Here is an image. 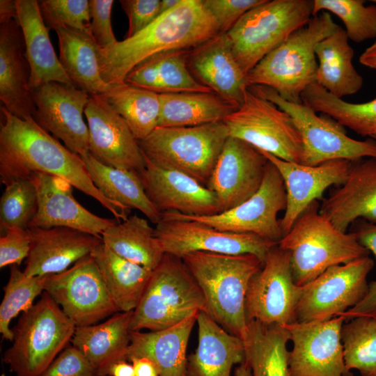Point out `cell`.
Wrapping results in <instances>:
<instances>
[{"mask_svg":"<svg viewBox=\"0 0 376 376\" xmlns=\"http://www.w3.org/2000/svg\"><path fill=\"white\" fill-rule=\"evenodd\" d=\"M0 179L7 183L34 173L58 176L125 220L130 210L107 198L95 187L81 157L40 127L33 118L21 119L1 106Z\"/></svg>","mask_w":376,"mask_h":376,"instance_id":"cell-1","label":"cell"},{"mask_svg":"<svg viewBox=\"0 0 376 376\" xmlns=\"http://www.w3.org/2000/svg\"><path fill=\"white\" fill-rule=\"evenodd\" d=\"M219 33V26L203 0H180L133 36L107 48L99 47L102 77L108 84L124 82L130 71L150 56L191 50Z\"/></svg>","mask_w":376,"mask_h":376,"instance_id":"cell-2","label":"cell"},{"mask_svg":"<svg viewBox=\"0 0 376 376\" xmlns=\"http://www.w3.org/2000/svg\"><path fill=\"white\" fill-rule=\"evenodd\" d=\"M181 258L203 292L205 313L242 338L247 325V290L251 278L262 268V260L249 253L205 251L191 252Z\"/></svg>","mask_w":376,"mask_h":376,"instance_id":"cell-3","label":"cell"},{"mask_svg":"<svg viewBox=\"0 0 376 376\" xmlns=\"http://www.w3.org/2000/svg\"><path fill=\"white\" fill-rule=\"evenodd\" d=\"M278 245L290 254L293 280L303 286L329 267L368 256L352 232L339 230L320 212L317 201L296 219Z\"/></svg>","mask_w":376,"mask_h":376,"instance_id":"cell-4","label":"cell"},{"mask_svg":"<svg viewBox=\"0 0 376 376\" xmlns=\"http://www.w3.org/2000/svg\"><path fill=\"white\" fill-rule=\"evenodd\" d=\"M338 26L328 12L313 16L247 73L248 86H268L286 101L302 103L301 93L315 83V47Z\"/></svg>","mask_w":376,"mask_h":376,"instance_id":"cell-5","label":"cell"},{"mask_svg":"<svg viewBox=\"0 0 376 376\" xmlns=\"http://www.w3.org/2000/svg\"><path fill=\"white\" fill-rule=\"evenodd\" d=\"M75 324L50 295L22 313L3 361L16 376H39L71 342Z\"/></svg>","mask_w":376,"mask_h":376,"instance_id":"cell-6","label":"cell"},{"mask_svg":"<svg viewBox=\"0 0 376 376\" xmlns=\"http://www.w3.org/2000/svg\"><path fill=\"white\" fill-rule=\"evenodd\" d=\"M205 311L203 292L182 258L165 253L132 311L130 331H157Z\"/></svg>","mask_w":376,"mask_h":376,"instance_id":"cell-7","label":"cell"},{"mask_svg":"<svg viewBox=\"0 0 376 376\" xmlns=\"http://www.w3.org/2000/svg\"><path fill=\"white\" fill-rule=\"evenodd\" d=\"M228 136L221 121L191 127H157L138 143L143 155L156 166L183 173L207 187Z\"/></svg>","mask_w":376,"mask_h":376,"instance_id":"cell-8","label":"cell"},{"mask_svg":"<svg viewBox=\"0 0 376 376\" xmlns=\"http://www.w3.org/2000/svg\"><path fill=\"white\" fill-rule=\"evenodd\" d=\"M313 0H265L226 33L233 55L247 73L313 17Z\"/></svg>","mask_w":376,"mask_h":376,"instance_id":"cell-9","label":"cell"},{"mask_svg":"<svg viewBox=\"0 0 376 376\" xmlns=\"http://www.w3.org/2000/svg\"><path fill=\"white\" fill-rule=\"evenodd\" d=\"M248 88L276 104L292 118L303 144L301 164L316 166L336 159L353 162L376 158V140L373 138L364 141L354 139L347 136L344 127L331 117L325 114L318 116L304 103L286 101L270 87L253 85Z\"/></svg>","mask_w":376,"mask_h":376,"instance_id":"cell-10","label":"cell"},{"mask_svg":"<svg viewBox=\"0 0 376 376\" xmlns=\"http://www.w3.org/2000/svg\"><path fill=\"white\" fill-rule=\"evenodd\" d=\"M229 136L283 160L301 164L303 144L290 116L247 88L242 105L224 120Z\"/></svg>","mask_w":376,"mask_h":376,"instance_id":"cell-11","label":"cell"},{"mask_svg":"<svg viewBox=\"0 0 376 376\" xmlns=\"http://www.w3.org/2000/svg\"><path fill=\"white\" fill-rule=\"evenodd\" d=\"M285 207L286 191L283 178L269 161L259 190L239 205L212 216L196 217L165 212L161 214V217L195 220L219 230L254 234L278 244L283 236L278 214Z\"/></svg>","mask_w":376,"mask_h":376,"instance_id":"cell-12","label":"cell"},{"mask_svg":"<svg viewBox=\"0 0 376 376\" xmlns=\"http://www.w3.org/2000/svg\"><path fill=\"white\" fill-rule=\"evenodd\" d=\"M44 291L76 327L97 324L118 312L91 255L61 273L46 275Z\"/></svg>","mask_w":376,"mask_h":376,"instance_id":"cell-13","label":"cell"},{"mask_svg":"<svg viewBox=\"0 0 376 376\" xmlns=\"http://www.w3.org/2000/svg\"><path fill=\"white\" fill-rule=\"evenodd\" d=\"M373 266L372 258L363 257L329 267L303 285L295 322L326 321L358 304L368 292L367 276Z\"/></svg>","mask_w":376,"mask_h":376,"instance_id":"cell-14","label":"cell"},{"mask_svg":"<svg viewBox=\"0 0 376 376\" xmlns=\"http://www.w3.org/2000/svg\"><path fill=\"white\" fill-rule=\"evenodd\" d=\"M302 292L303 286L293 280L290 253L277 244L249 282L245 300L246 320L267 325L293 323Z\"/></svg>","mask_w":376,"mask_h":376,"instance_id":"cell-15","label":"cell"},{"mask_svg":"<svg viewBox=\"0 0 376 376\" xmlns=\"http://www.w3.org/2000/svg\"><path fill=\"white\" fill-rule=\"evenodd\" d=\"M155 235L165 253L182 258L195 251L224 254H253L263 263L277 243L249 233L217 230L198 221L161 217Z\"/></svg>","mask_w":376,"mask_h":376,"instance_id":"cell-16","label":"cell"},{"mask_svg":"<svg viewBox=\"0 0 376 376\" xmlns=\"http://www.w3.org/2000/svg\"><path fill=\"white\" fill-rule=\"evenodd\" d=\"M345 322L338 315L285 325L293 343L288 352L289 376H353L344 361L341 329Z\"/></svg>","mask_w":376,"mask_h":376,"instance_id":"cell-17","label":"cell"},{"mask_svg":"<svg viewBox=\"0 0 376 376\" xmlns=\"http://www.w3.org/2000/svg\"><path fill=\"white\" fill-rule=\"evenodd\" d=\"M33 117L43 130L74 153L89 152V131L83 118L90 95L73 85L49 82L32 91Z\"/></svg>","mask_w":376,"mask_h":376,"instance_id":"cell-18","label":"cell"},{"mask_svg":"<svg viewBox=\"0 0 376 376\" xmlns=\"http://www.w3.org/2000/svg\"><path fill=\"white\" fill-rule=\"evenodd\" d=\"M89 153L100 163L140 173L146 160L138 140L103 95H90L84 110Z\"/></svg>","mask_w":376,"mask_h":376,"instance_id":"cell-19","label":"cell"},{"mask_svg":"<svg viewBox=\"0 0 376 376\" xmlns=\"http://www.w3.org/2000/svg\"><path fill=\"white\" fill-rule=\"evenodd\" d=\"M268 162L252 145L228 136L207 186L215 193L221 212L239 205L259 190Z\"/></svg>","mask_w":376,"mask_h":376,"instance_id":"cell-20","label":"cell"},{"mask_svg":"<svg viewBox=\"0 0 376 376\" xmlns=\"http://www.w3.org/2000/svg\"><path fill=\"white\" fill-rule=\"evenodd\" d=\"M260 151L276 166L285 185L286 207L280 219L283 235L311 203L322 199L327 189L332 185H341L346 180L352 166V161L347 159L307 166L287 162Z\"/></svg>","mask_w":376,"mask_h":376,"instance_id":"cell-21","label":"cell"},{"mask_svg":"<svg viewBox=\"0 0 376 376\" xmlns=\"http://www.w3.org/2000/svg\"><path fill=\"white\" fill-rule=\"evenodd\" d=\"M29 179L38 197V212L29 228L67 227L102 239L103 232L118 221L100 217L83 207L72 194L73 186L62 178L34 173Z\"/></svg>","mask_w":376,"mask_h":376,"instance_id":"cell-22","label":"cell"},{"mask_svg":"<svg viewBox=\"0 0 376 376\" xmlns=\"http://www.w3.org/2000/svg\"><path fill=\"white\" fill-rule=\"evenodd\" d=\"M144 158L146 167L139 174L147 196L161 214L176 212L203 217L221 212L217 197L208 187L183 173L159 167Z\"/></svg>","mask_w":376,"mask_h":376,"instance_id":"cell-23","label":"cell"},{"mask_svg":"<svg viewBox=\"0 0 376 376\" xmlns=\"http://www.w3.org/2000/svg\"><path fill=\"white\" fill-rule=\"evenodd\" d=\"M187 65L201 84L237 109L242 105L249 87L246 75L233 55L226 33L189 50Z\"/></svg>","mask_w":376,"mask_h":376,"instance_id":"cell-24","label":"cell"},{"mask_svg":"<svg viewBox=\"0 0 376 376\" xmlns=\"http://www.w3.org/2000/svg\"><path fill=\"white\" fill-rule=\"evenodd\" d=\"M28 230L31 246L23 272L29 276L61 273L102 242L101 238L67 227Z\"/></svg>","mask_w":376,"mask_h":376,"instance_id":"cell-25","label":"cell"},{"mask_svg":"<svg viewBox=\"0 0 376 376\" xmlns=\"http://www.w3.org/2000/svg\"><path fill=\"white\" fill-rule=\"evenodd\" d=\"M320 212L343 232L359 219L376 224V158L352 162L346 180L323 199Z\"/></svg>","mask_w":376,"mask_h":376,"instance_id":"cell-26","label":"cell"},{"mask_svg":"<svg viewBox=\"0 0 376 376\" xmlns=\"http://www.w3.org/2000/svg\"><path fill=\"white\" fill-rule=\"evenodd\" d=\"M24 39L17 20L0 24V100L21 119L33 118L36 106L29 88Z\"/></svg>","mask_w":376,"mask_h":376,"instance_id":"cell-27","label":"cell"},{"mask_svg":"<svg viewBox=\"0 0 376 376\" xmlns=\"http://www.w3.org/2000/svg\"><path fill=\"white\" fill-rule=\"evenodd\" d=\"M17 22L24 43V56L29 70L31 91L49 82L75 86L57 57L40 13L38 1L16 0Z\"/></svg>","mask_w":376,"mask_h":376,"instance_id":"cell-28","label":"cell"},{"mask_svg":"<svg viewBox=\"0 0 376 376\" xmlns=\"http://www.w3.org/2000/svg\"><path fill=\"white\" fill-rule=\"evenodd\" d=\"M198 343L187 356L185 376H230L245 361L241 338L228 332L205 312L197 316Z\"/></svg>","mask_w":376,"mask_h":376,"instance_id":"cell-29","label":"cell"},{"mask_svg":"<svg viewBox=\"0 0 376 376\" xmlns=\"http://www.w3.org/2000/svg\"><path fill=\"white\" fill-rule=\"evenodd\" d=\"M132 311L117 312L102 322L76 327L70 343L97 376L109 375L113 364L127 361Z\"/></svg>","mask_w":376,"mask_h":376,"instance_id":"cell-30","label":"cell"},{"mask_svg":"<svg viewBox=\"0 0 376 376\" xmlns=\"http://www.w3.org/2000/svg\"><path fill=\"white\" fill-rule=\"evenodd\" d=\"M198 314L166 329L131 331L127 361L146 358L155 365L159 376H185L187 348Z\"/></svg>","mask_w":376,"mask_h":376,"instance_id":"cell-31","label":"cell"},{"mask_svg":"<svg viewBox=\"0 0 376 376\" xmlns=\"http://www.w3.org/2000/svg\"><path fill=\"white\" fill-rule=\"evenodd\" d=\"M189 50L156 54L135 66L125 82L158 94L213 92L198 82L187 65Z\"/></svg>","mask_w":376,"mask_h":376,"instance_id":"cell-32","label":"cell"},{"mask_svg":"<svg viewBox=\"0 0 376 376\" xmlns=\"http://www.w3.org/2000/svg\"><path fill=\"white\" fill-rule=\"evenodd\" d=\"M348 40L345 29L338 26L315 49L318 60L315 83L341 99L357 93L363 84L362 76L353 65L354 52Z\"/></svg>","mask_w":376,"mask_h":376,"instance_id":"cell-33","label":"cell"},{"mask_svg":"<svg viewBox=\"0 0 376 376\" xmlns=\"http://www.w3.org/2000/svg\"><path fill=\"white\" fill-rule=\"evenodd\" d=\"M118 312L137 306L152 270L126 260L102 242L91 253Z\"/></svg>","mask_w":376,"mask_h":376,"instance_id":"cell-34","label":"cell"},{"mask_svg":"<svg viewBox=\"0 0 376 376\" xmlns=\"http://www.w3.org/2000/svg\"><path fill=\"white\" fill-rule=\"evenodd\" d=\"M95 187L111 201L129 210L136 209L154 224L161 213L147 196L138 173L104 165L89 152L80 156Z\"/></svg>","mask_w":376,"mask_h":376,"instance_id":"cell-35","label":"cell"},{"mask_svg":"<svg viewBox=\"0 0 376 376\" xmlns=\"http://www.w3.org/2000/svg\"><path fill=\"white\" fill-rule=\"evenodd\" d=\"M55 31L58 40L60 63L75 86L90 95L104 94L109 84L102 77L99 47L93 38L68 28Z\"/></svg>","mask_w":376,"mask_h":376,"instance_id":"cell-36","label":"cell"},{"mask_svg":"<svg viewBox=\"0 0 376 376\" xmlns=\"http://www.w3.org/2000/svg\"><path fill=\"white\" fill-rule=\"evenodd\" d=\"M157 127H191L224 121L236 107L214 92L159 94Z\"/></svg>","mask_w":376,"mask_h":376,"instance_id":"cell-37","label":"cell"},{"mask_svg":"<svg viewBox=\"0 0 376 376\" xmlns=\"http://www.w3.org/2000/svg\"><path fill=\"white\" fill-rule=\"evenodd\" d=\"M242 339L252 376H289L286 345L290 336L284 326L249 320Z\"/></svg>","mask_w":376,"mask_h":376,"instance_id":"cell-38","label":"cell"},{"mask_svg":"<svg viewBox=\"0 0 376 376\" xmlns=\"http://www.w3.org/2000/svg\"><path fill=\"white\" fill-rule=\"evenodd\" d=\"M104 245L118 256L153 270L165 254L147 219L130 215L107 228L102 235Z\"/></svg>","mask_w":376,"mask_h":376,"instance_id":"cell-39","label":"cell"},{"mask_svg":"<svg viewBox=\"0 0 376 376\" xmlns=\"http://www.w3.org/2000/svg\"><path fill=\"white\" fill-rule=\"evenodd\" d=\"M102 95L125 120L138 141L145 139L157 127L159 94L124 81L109 84Z\"/></svg>","mask_w":376,"mask_h":376,"instance_id":"cell-40","label":"cell"},{"mask_svg":"<svg viewBox=\"0 0 376 376\" xmlns=\"http://www.w3.org/2000/svg\"><path fill=\"white\" fill-rule=\"evenodd\" d=\"M302 103L316 112L327 115L357 134L376 135V97L363 103H352L337 97L314 83L301 95Z\"/></svg>","mask_w":376,"mask_h":376,"instance_id":"cell-41","label":"cell"},{"mask_svg":"<svg viewBox=\"0 0 376 376\" xmlns=\"http://www.w3.org/2000/svg\"><path fill=\"white\" fill-rule=\"evenodd\" d=\"M344 323L341 341L345 366L362 376H376V319L357 317Z\"/></svg>","mask_w":376,"mask_h":376,"instance_id":"cell-42","label":"cell"},{"mask_svg":"<svg viewBox=\"0 0 376 376\" xmlns=\"http://www.w3.org/2000/svg\"><path fill=\"white\" fill-rule=\"evenodd\" d=\"M10 267L9 279L3 288L4 295L0 305V333L3 339L12 341L10 321L21 311L32 307L35 299L44 292L46 276H29L18 265Z\"/></svg>","mask_w":376,"mask_h":376,"instance_id":"cell-43","label":"cell"},{"mask_svg":"<svg viewBox=\"0 0 376 376\" xmlns=\"http://www.w3.org/2000/svg\"><path fill=\"white\" fill-rule=\"evenodd\" d=\"M363 0H313V16L322 11L336 15L354 42L376 38V6H365Z\"/></svg>","mask_w":376,"mask_h":376,"instance_id":"cell-44","label":"cell"},{"mask_svg":"<svg viewBox=\"0 0 376 376\" xmlns=\"http://www.w3.org/2000/svg\"><path fill=\"white\" fill-rule=\"evenodd\" d=\"M6 185L0 198V228L3 235L10 228H28L38 212V197L29 178L14 180Z\"/></svg>","mask_w":376,"mask_h":376,"instance_id":"cell-45","label":"cell"},{"mask_svg":"<svg viewBox=\"0 0 376 376\" xmlns=\"http://www.w3.org/2000/svg\"><path fill=\"white\" fill-rule=\"evenodd\" d=\"M42 19L48 27L56 31L68 28L91 37V15L88 0L38 1Z\"/></svg>","mask_w":376,"mask_h":376,"instance_id":"cell-46","label":"cell"},{"mask_svg":"<svg viewBox=\"0 0 376 376\" xmlns=\"http://www.w3.org/2000/svg\"><path fill=\"white\" fill-rule=\"evenodd\" d=\"M355 225L352 233L359 242L376 258V224L361 219ZM339 315L343 316L345 322L357 317L376 319V280L368 284L366 296L358 304Z\"/></svg>","mask_w":376,"mask_h":376,"instance_id":"cell-47","label":"cell"},{"mask_svg":"<svg viewBox=\"0 0 376 376\" xmlns=\"http://www.w3.org/2000/svg\"><path fill=\"white\" fill-rule=\"evenodd\" d=\"M265 0H203V5L217 22L221 33H227L251 8Z\"/></svg>","mask_w":376,"mask_h":376,"instance_id":"cell-48","label":"cell"},{"mask_svg":"<svg viewBox=\"0 0 376 376\" xmlns=\"http://www.w3.org/2000/svg\"><path fill=\"white\" fill-rule=\"evenodd\" d=\"M113 0H90L91 33L97 45L109 47L118 41L113 31L111 15Z\"/></svg>","mask_w":376,"mask_h":376,"instance_id":"cell-49","label":"cell"},{"mask_svg":"<svg viewBox=\"0 0 376 376\" xmlns=\"http://www.w3.org/2000/svg\"><path fill=\"white\" fill-rule=\"evenodd\" d=\"M92 366L75 347H66L39 376H95Z\"/></svg>","mask_w":376,"mask_h":376,"instance_id":"cell-50","label":"cell"},{"mask_svg":"<svg viewBox=\"0 0 376 376\" xmlns=\"http://www.w3.org/2000/svg\"><path fill=\"white\" fill-rule=\"evenodd\" d=\"M31 246L28 228L13 227L0 238V267L19 265L26 258Z\"/></svg>","mask_w":376,"mask_h":376,"instance_id":"cell-51","label":"cell"},{"mask_svg":"<svg viewBox=\"0 0 376 376\" xmlns=\"http://www.w3.org/2000/svg\"><path fill=\"white\" fill-rule=\"evenodd\" d=\"M161 0H120L123 10L127 16L128 38L146 28L159 16Z\"/></svg>","mask_w":376,"mask_h":376,"instance_id":"cell-52","label":"cell"},{"mask_svg":"<svg viewBox=\"0 0 376 376\" xmlns=\"http://www.w3.org/2000/svg\"><path fill=\"white\" fill-rule=\"evenodd\" d=\"M129 361L134 368L136 376H159L155 365L146 358H132Z\"/></svg>","mask_w":376,"mask_h":376,"instance_id":"cell-53","label":"cell"},{"mask_svg":"<svg viewBox=\"0 0 376 376\" xmlns=\"http://www.w3.org/2000/svg\"><path fill=\"white\" fill-rule=\"evenodd\" d=\"M13 19L17 21L16 0H1L0 24L7 23Z\"/></svg>","mask_w":376,"mask_h":376,"instance_id":"cell-54","label":"cell"},{"mask_svg":"<svg viewBox=\"0 0 376 376\" xmlns=\"http://www.w3.org/2000/svg\"><path fill=\"white\" fill-rule=\"evenodd\" d=\"M128 361L123 360L113 364L109 375L111 376H136L134 368L132 363H129Z\"/></svg>","mask_w":376,"mask_h":376,"instance_id":"cell-55","label":"cell"},{"mask_svg":"<svg viewBox=\"0 0 376 376\" xmlns=\"http://www.w3.org/2000/svg\"><path fill=\"white\" fill-rule=\"evenodd\" d=\"M359 62L367 68L376 70V40L360 55Z\"/></svg>","mask_w":376,"mask_h":376,"instance_id":"cell-56","label":"cell"},{"mask_svg":"<svg viewBox=\"0 0 376 376\" xmlns=\"http://www.w3.org/2000/svg\"><path fill=\"white\" fill-rule=\"evenodd\" d=\"M234 376H252L251 369L245 361L236 367Z\"/></svg>","mask_w":376,"mask_h":376,"instance_id":"cell-57","label":"cell"},{"mask_svg":"<svg viewBox=\"0 0 376 376\" xmlns=\"http://www.w3.org/2000/svg\"><path fill=\"white\" fill-rule=\"evenodd\" d=\"M180 0H161L159 15L176 6Z\"/></svg>","mask_w":376,"mask_h":376,"instance_id":"cell-58","label":"cell"},{"mask_svg":"<svg viewBox=\"0 0 376 376\" xmlns=\"http://www.w3.org/2000/svg\"><path fill=\"white\" fill-rule=\"evenodd\" d=\"M371 138H373L374 139H375V140H376V135L373 136V137H371Z\"/></svg>","mask_w":376,"mask_h":376,"instance_id":"cell-59","label":"cell"},{"mask_svg":"<svg viewBox=\"0 0 376 376\" xmlns=\"http://www.w3.org/2000/svg\"><path fill=\"white\" fill-rule=\"evenodd\" d=\"M372 2L376 3V0H373V1H372Z\"/></svg>","mask_w":376,"mask_h":376,"instance_id":"cell-60","label":"cell"},{"mask_svg":"<svg viewBox=\"0 0 376 376\" xmlns=\"http://www.w3.org/2000/svg\"><path fill=\"white\" fill-rule=\"evenodd\" d=\"M95 376H97V375H95Z\"/></svg>","mask_w":376,"mask_h":376,"instance_id":"cell-61","label":"cell"}]
</instances>
